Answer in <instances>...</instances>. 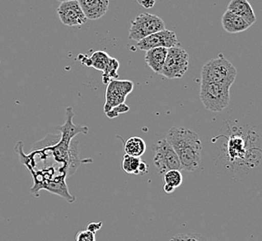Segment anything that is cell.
Listing matches in <instances>:
<instances>
[{"label": "cell", "mask_w": 262, "mask_h": 241, "mask_svg": "<svg viewBox=\"0 0 262 241\" xmlns=\"http://www.w3.org/2000/svg\"><path fill=\"white\" fill-rule=\"evenodd\" d=\"M154 163L160 175H164L171 170H182L179 157L166 138L157 141L154 145Z\"/></svg>", "instance_id": "52a82bcc"}, {"label": "cell", "mask_w": 262, "mask_h": 241, "mask_svg": "<svg viewBox=\"0 0 262 241\" xmlns=\"http://www.w3.org/2000/svg\"><path fill=\"white\" fill-rule=\"evenodd\" d=\"M57 13L61 23L69 27L83 26L88 20L78 1L62 2L58 7Z\"/></svg>", "instance_id": "30bf717a"}, {"label": "cell", "mask_w": 262, "mask_h": 241, "mask_svg": "<svg viewBox=\"0 0 262 241\" xmlns=\"http://www.w3.org/2000/svg\"><path fill=\"white\" fill-rule=\"evenodd\" d=\"M178 45H180V43L177 38L176 34L166 29L149 35L137 43L138 49L142 51H150L157 47L170 49Z\"/></svg>", "instance_id": "9c48e42d"}, {"label": "cell", "mask_w": 262, "mask_h": 241, "mask_svg": "<svg viewBox=\"0 0 262 241\" xmlns=\"http://www.w3.org/2000/svg\"><path fill=\"white\" fill-rule=\"evenodd\" d=\"M222 23L223 29L230 34L242 33L250 27L246 20L229 10L222 16Z\"/></svg>", "instance_id": "4fadbf2b"}, {"label": "cell", "mask_w": 262, "mask_h": 241, "mask_svg": "<svg viewBox=\"0 0 262 241\" xmlns=\"http://www.w3.org/2000/svg\"><path fill=\"white\" fill-rule=\"evenodd\" d=\"M110 56L105 51H95L92 53L91 56L80 55L79 59L81 60L82 64L88 66V67H93L96 70H101L105 69L108 61L110 60Z\"/></svg>", "instance_id": "9a60e30c"}, {"label": "cell", "mask_w": 262, "mask_h": 241, "mask_svg": "<svg viewBox=\"0 0 262 241\" xmlns=\"http://www.w3.org/2000/svg\"><path fill=\"white\" fill-rule=\"evenodd\" d=\"M167 49L165 47H157L146 51L145 54V61L147 65L152 71H155L157 75L161 74L163 66L166 60Z\"/></svg>", "instance_id": "5bb4252c"}, {"label": "cell", "mask_w": 262, "mask_h": 241, "mask_svg": "<svg viewBox=\"0 0 262 241\" xmlns=\"http://www.w3.org/2000/svg\"><path fill=\"white\" fill-rule=\"evenodd\" d=\"M76 241H96V237L94 233L86 229L76 233Z\"/></svg>", "instance_id": "7402d4cb"}, {"label": "cell", "mask_w": 262, "mask_h": 241, "mask_svg": "<svg viewBox=\"0 0 262 241\" xmlns=\"http://www.w3.org/2000/svg\"><path fill=\"white\" fill-rule=\"evenodd\" d=\"M227 10L241 17L250 26L254 25L257 20L252 6L250 5L247 0H231L228 5Z\"/></svg>", "instance_id": "7c38bea8"}, {"label": "cell", "mask_w": 262, "mask_h": 241, "mask_svg": "<svg viewBox=\"0 0 262 241\" xmlns=\"http://www.w3.org/2000/svg\"><path fill=\"white\" fill-rule=\"evenodd\" d=\"M102 226V223L101 222H97V223H91L90 224L88 227H86V230L92 232V233H96L97 231H99L101 228Z\"/></svg>", "instance_id": "603a6c76"}, {"label": "cell", "mask_w": 262, "mask_h": 241, "mask_svg": "<svg viewBox=\"0 0 262 241\" xmlns=\"http://www.w3.org/2000/svg\"><path fill=\"white\" fill-rule=\"evenodd\" d=\"M231 86L217 83L202 82L200 100L203 105L212 112H222L230 104Z\"/></svg>", "instance_id": "277c9868"}, {"label": "cell", "mask_w": 262, "mask_h": 241, "mask_svg": "<svg viewBox=\"0 0 262 241\" xmlns=\"http://www.w3.org/2000/svg\"><path fill=\"white\" fill-rule=\"evenodd\" d=\"M128 111H129V107L126 105L125 103H122V104H119V105L112 108L111 110L109 111H107L105 114L108 118L114 119V118H116V117L121 115L123 113H126V112H127Z\"/></svg>", "instance_id": "44dd1931"}, {"label": "cell", "mask_w": 262, "mask_h": 241, "mask_svg": "<svg viewBox=\"0 0 262 241\" xmlns=\"http://www.w3.org/2000/svg\"><path fill=\"white\" fill-rule=\"evenodd\" d=\"M164 29H166L165 22L160 17L150 13H141L131 21L128 38L139 42Z\"/></svg>", "instance_id": "8992f818"}, {"label": "cell", "mask_w": 262, "mask_h": 241, "mask_svg": "<svg viewBox=\"0 0 262 241\" xmlns=\"http://www.w3.org/2000/svg\"><path fill=\"white\" fill-rule=\"evenodd\" d=\"M189 68V55L181 45L167 49L161 76L167 79H180Z\"/></svg>", "instance_id": "5b68a950"}, {"label": "cell", "mask_w": 262, "mask_h": 241, "mask_svg": "<svg viewBox=\"0 0 262 241\" xmlns=\"http://www.w3.org/2000/svg\"><path fill=\"white\" fill-rule=\"evenodd\" d=\"M217 152L216 166L220 174L238 185L256 183L261 178V136L256 128H232Z\"/></svg>", "instance_id": "6da1fadb"}, {"label": "cell", "mask_w": 262, "mask_h": 241, "mask_svg": "<svg viewBox=\"0 0 262 241\" xmlns=\"http://www.w3.org/2000/svg\"><path fill=\"white\" fill-rule=\"evenodd\" d=\"M124 150L126 155L141 158L146 151V143L140 136H132L126 141Z\"/></svg>", "instance_id": "2e32d148"}, {"label": "cell", "mask_w": 262, "mask_h": 241, "mask_svg": "<svg viewBox=\"0 0 262 241\" xmlns=\"http://www.w3.org/2000/svg\"><path fill=\"white\" fill-rule=\"evenodd\" d=\"M120 67L119 61L115 58H110L105 69L102 71V83L104 85H108L111 81L116 80L119 78L118 76V69Z\"/></svg>", "instance_id": "ac0fdd59"}, {"label": "cell", "mask_w": 262, "mask_h": 241, "mask_svg": "<svg viewBox=\"0 0 262 241\" xmlns=\"http://www.w3.org/2000/svg\"><path fill=\"white\" fill-rule=\"evenodd\" d=\"M88 20H98L106 14L109 0H77Z\"/></svg>", "instance_id": "8fae6325"}, {"label": "cell", "mask_w": 262, "mask_h": 241, "mask_svg": "<svg viewBox=\"0 0 262 241\" xmlns=\"http://www.w3.org/2000/svg\"><path fill=\"white\" fill-rule=\"evenodd\" d=\"M237 70L229 60L220 54L217 58L208 60L201 70L202 82L217 83L232 86L236 78Z\"/></svg>", "instance_id": "3957f363"}, {"label": "cell", "mask_w": 262, "mask_h": 241, "mask_svg": "<svg viewBox=\"0 0 262 241\" xmlns=\"http://www.w3.org/2000/svg\"><path fill=\"white\" fill-rule=\"evenodd\" d=\"M140 5L142 6L144 9H151L155 4L156 0H137Z\"/></svg>", "instance_id": "cb8c5ba5"}, {"label": "cell", "mask_w": 262, "mask_h": 241, "mask_svg": "<svg viewBox=\"0 0 262 241\" xmlns=\"http://www.w3.org/2000/svg\"><path fill=\"white\" fill-rule=\"evenodd\" d=\"M166 140L175 151L182 170L194 172L201 163L202 142L194 131L184 127H172L166 134Z\"/></svg>", "instance_id": "7a4b0ae2"}, {"label": "cell", "mask_w": 262, "mask_h": 241, "mask_svg": "<svg viewBox=\"0 0 262 241\" xmlns=\"http://www.w3.org/2000/svg\"><path fill=\"white\" fill-rule=\"evenodd\" d=\"M57 1H59V2H68V1H77V0H57Z\"/></svg>", "instance_id": "d4e9b609"}, {"label": "cell", "mask_w": 262, "mask_h": 241, "mask_svg": "<svg viewBox=\"0 0 262 241\" xmlns=\"http://www.w3.org/2000/svg\"><path fill=\"white\" fill-rule=\"evenodd\" d=\"M164 191L170 194L182 184V175L180 170H171L164 174Z\"/></svg>", "instance_id": "e0dca14e"}, {"label": "cell", "mask_w": 262, "mask_h": 241, "mask_svg": "<svg viewBox=\"0 0 262 241\" xmlns=\"http://www.w3.org/2000/svg\"><path fill=\"white\" fill-rule=\"evenodd\" d=\"M170 241H206L203 236L194 233H182L173 236Z\"/></svg>", "instance_id": "ffe728a7"}, {"label": "cell", "mask_w": 262, "mask_h": 241, "mask_svg": "<svg viewBox=\"0 0 262 241\" xmlns=\"http://www.w3.org/2000/svg\"><path fill=\"white\" fill-rule=\"evenodd\" d=\"M134 88V83L129 80H113L107 85L105 91L104 112L110 111L112 108L125 103L126 97Z\"/></svg>", "instance_id": "ba28073f"}, {"label": "cell", "mask_w": 262, "mask_h": 241, "mask_svg": "<svg viewBox=\"0 0 262 241\" xmlns=\"http://www.w3.org/2000/svg\"><path fill=\"white\" fill-rule=\"evenodd\" d=\"M141 158L125 155L122 161V168L128 175H140V166Z\"/></svg>", "instance_id": "d6986e66"}]
</instances>
